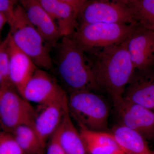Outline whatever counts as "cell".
<instances>
[{
	"label": "cell",
	"instance_id": "12",
	"mask_svg": "<svg viewBox=\"0 0 154 154\" xmlns=\"http://www.w3.org/2000/svg\"><path fill=\"white\" fill-rule=\"evenodd\" d=\"M125 42L136 70L153 69L154 31L138 26Z\"/></svg>",
	"mask_w": 154,
	"mask_h": 154
},
{
	"label": "cell",
	"instance_id": "15",
	"mask_svg": "<svg viewBox=\"0 0 154 154\" xmlns=\"http://www.w3.org/2000/svg\"><path fill=\"white\" fill-rule=\"evenodd\" d=\"M10 56V75L12 84L22 96L27 83L37 67L29 57L14 43L8 33Z\"/></svg>",
	"mask_w": 154,
	"mask_h": 154
},
{
	"label": "cell",
	"instance_id": "25",
	"mask_svg": "<svg viewBox=\"0 0 154 154\" xmlns=\"http://www.w3.org/2000/svg\"><path fill=\"white\" fill-rule=\"evenodd\" d=\"M6 23H8L7 18L3 13L0 12V32H2Z\"/></svg>",
	"mask_w": 154,
	"mask_h": 154
},
{
	"label": "cell",
	"instance_id": "20",
	"mask_svg": "<svg viewBox=\"0 0 154 154\" xmlns=\"http://www.w3.org/2000/svg\"><path fill=\"white\" fill-rule=\"evenodd\" d=\"M135 22L154 31V0H125Z\"/></svg>",
	"mask_w": 154,
	"mask_h": 154
},
{
	"label": "cell",
	"instance_id": "24",
	"mask_svg": "<svg viewBox=\"0 0 154 154\" xmlns=\"http://www.w3.org/2000/svg\"><path fill=\"white\" fill-rule=\"evenodd\" d=\"M45 154H66L59 141L56 131L50 138Z\"/></svg>",
	"mask_w": 154,
	"mask_h": 154
},
{
	"label": "cell",
	"instance_id": "10",
	"mask_svg": "<svg viewBox=\"0 0 154 154\" xmlns=\"http://www.w3.org/2000/svg\"><path fill=\"white\" fill-rule=\"evenodd\" d=\"M66 94L55 78L37 68L25 86L22 97L28 102L43 105Z\"/></svg>",
	"mask_w": 154,
	"mask_h": 154
},
{
	"label": "cell",
	"instance_id": "14",
	"mask_svg": "<svg viewBox=\"0 0 154 154\" xmlns=\"http://www.w3.org/2000/svg\"><path fill=\"white\" fill-rule=\"evenodd\" d=\"M123 97L128 102L154 111V69L136 70Z\"/></svg>",
	"mask_w": 154,
	"mask_h": 154
},
{
	"label": "cell",
	"instance_id": "3",
	"mask_svg": "<svg viewBox=\"0 0 154 154\" xmlns=\"http://www.w3.org/2000/svg\"><path fill=\"white\" fill-rule=\"evenodd\" d=\"M15 20L9 32L14 43L33 61L37 68L48 70L52 69L50 55L52 48L36 31L28 20L21 5L15 8Z\"/></svg>",
	"mask_w": 154,
	"mask_h": 154
},
{
	"label": "cell",
	"instance_id": "6",
	"mask_svg": "<svg viewBox=\"0 0 154 154\" xmlns=\"http://www.w3.org/2000/svg\"><path fill=\"white\" fill-rule=\"evenodd\" d=\"M36 111L14 86L0 87V125L2 131L11 133L27 125L34 129Z\"/></svg>",
	"mask_w": 154,
	"mask_h": 154
},
{
	"label": "cell",
	"instance_id": "22",
	"mask_svg": "<svg viewBox=\"0 0 154 154\" xmlns=\"http://www.w3.org/2000/svg\"><path fill=\"white\" fill-rule=\"evenodd\" d=\"M0 154H25L13 135L9 133H0Z\"/></svg>",
	"mask_w": 154,
	"mask_h": 154
},
{
	"label": "cell",
	"instance_id": "4",
	"mask_svg": "<svg viewBox=\"0 0 154 154\" xmlns=\"http://www.w3.org/2000/svg\"><path fill=\"white\" fill-rule=\"evenodd\" d=\"M136 24L94 23L78 25L68 36L87 54L105 48L121 44L137 29Z\"/></svg>",
	"mask_w": 154,
	"mask_h": 154
},
{
	"label": "cell",
	"instance_id": "13",
	"mask_svg": "<svg viewBox=\"0 0 154 154\" xmlns=\"http://www.w3.org/2000/svg\"><path fill=\"white\" fill-rule=\"evenodd\" d=\"M19 3L36 31L48 44L54 48L62 37L55 23L39 0H22Z\"/></svg>",
	"mask_w": 154,
	"mask_h": 154
},
{
	"label": "cell",
	"instance_id": "5",
	"mask_svg": "<svg viewBox=\"0 0 154 154\" xmlns=\"http://www.w3.org/2000/svg\"><path fill=\"white\" fill-rule=\"evenodd\" d=\"M68 107L80 128L106 132L110 108L102 96L91 91L73 92L69 94Z\"/></svg>",
	"mask_w": 154,
	"mask_h": 154
},
{
	"label": "cell",
	"instance_id": "16",
	"mask_svg": "<svg viewBox=\"0 0 154 154\" xmlns=\"http://www.w3.org/2000/svg\"><path fill=\"white\" fill-rule=\"evenodd\" d=\"M88 154H125L110 133L80 128Z\"/></svg>",
	"mask_w": 154,
	"mask_h": 154
},
{
	"label": "cell",
	"instance_id": "19",
	"mask_svg": "<svg viewBox=\"0 0 154 154\" xmlns=\"http://www.w3.org/2000/svg\"><path fill=\"white\" fill-rule=\"evenodd\" d=\"M25 154H45V146L33 128L22 125L11 133Z\"/></svg>",
	"mask_w": 154,
	"mask_h": 154
},
{
	"label": "cell",
	"instance_id": "9",
	"mask_svg": "<svg viewBox=\"0 0 154 154\" xmlns=\"http://www.w3.org/2000/svg\"><path fill=\"white\" fill-rule=\"evenodd\" d=\"M87 0H39L57 26L62 37L69 36L78 25V18Z\"/></svg>",
	"mask_w": 154,
	"mask_h": 154
},
{
	"label": "cell",
	"instance_id": "8",
	"mask_svg": "<svg viewBox=\"0 0 154 154\" xmlns=\"http://www.w3.org/2000/svg\"><path fill=\"white\" fill-rule=\"evenodd\" d=\"M111 97L118 124L138 133L147 141L154 142V111L128 102L122 96Z\"/></svg>",
	"mask_w": 154,
	"mask_h": 154
},
{
	"label": "cell",
	"instance_id": "11",
	"mask_svg": "<svg viewBox=\"0 0 154 154\" xmlns=\"http://www.w3.org/2000/svg\"><path fill=\"white\" fill-rule=\"evenodd\" d=\"M69 96L66 94L45 105H39L34 122V130L42 144L60 126L68 110Z\"/></svg>",
	"mask_w": 154,
	"mask_h": 154
},
{
	"label": "cell",
	"instance_id": "17",
	"mask_svg": "<svg viewBox=\"0 0 154 154\" xmlns=\"http://www.w3.org/2000/svg\"><path fill=\"white\" fill-rule=\"evenodd\" d=\"M56 131L66 153L88 154L79 131H78L72 121L68 108Z\"/></svg>",
	"mask_w": 154,
	"mask_h": 154
},
{
	"label": "cell",
	"instance_id": "1",
	"mask_svg": "<svg viewBox=\"0 0 154 154\" xmlns=\"http://www.w3.org/2000/svg\"><path fill=\"white\" fill-rule=\"evenodd\" d=\"M125 41L87 54L97 85L111 97L123 96L136 70Z\"/></svg>",
	"mask_w": 154,
	"mask_h": 154
},
{
	"label": "cell",
	"instance_id": "2",
	"mask_svg": "<svg viewBox=\"0 0 154 154\" xmlns=\"http://www.w3.org/2000/svg\"><path fill=\"white\" fill-rule=\"evenodd\" d=\"M54 48L56 71L60 85L67 93L101 91L88 56L71 38L62 37Z\"/></svg>",
	"mask_w": 154,
	"mask_h": 154
},
{
	"label": "cell",
	"instance_id": "23",
	"mask_svg": "<svg viewBox=\"0 0 154 154\" xmlns=\"http://www.w3.org/2000/svg\"><path fill=\"white\" fill-rule=\"evenodd\" d=\"M17 3V1L14 0H0V12L7 18L10 27L13 26L15 22V8Z\"/></svg>",
	"mask_w": 154,
	"mask_h": 154
},
{
	"label": "cell",
	"instance_id": "18",
	"mask_svg": "<svg viewBox=\"0 0 154 154\" xmlns=\"http://www.w3.org/2000/svg\"><path fill=\"white\" fill-rule=\"evenodd\" d=\"M110 133L125 154H153L147 141L133 130L118 124Z\"/></svg>",
	"mask_w": 154,
	"mask_h": 154
},
{
	"label": "cell",
	"instance_id": "7",
	"mask_svg": "<svg viewBox=\"0 0 154 154\" xmlns=\"http://www.w3.org/2000/svg\"><path fill=\"white\" fill-rule=\"evenodd\" d=\"M94 23L137 25L125 0H87L79 15L78 25Z\"/></svg>",
	"mask_w": 154,
	"mask_h": 154
},
{
	"label": "cell",
	"instance_id": "26",
	"mask_svg": "<svg viewBox=\"0 0 154 154\" xmlns=\"http://www.w3.org/2000/svg\"><path fill=\"white\" fill-rule=\"evenodd\" d=\"M153 154H154V152H153Z\"/></svg>",
	"mask_w": 154,
	"mask_h": 154
},
{
	"label": "cell",
	"instance_id": "21",
	"mask_svg": "<svg viewBox=\"0 0 154 154\" xmlns=\"http://www.w3.org/2000/svg\"><path fill=\"white\" fill-rule=\"evenodd\" d=\"M11 86L14 85L10 75V56L7 36L0 44V87Z\"/></svg>",
	"mask_w": 154,
	"mask_h": 154
}]
</instances>
